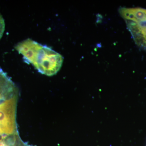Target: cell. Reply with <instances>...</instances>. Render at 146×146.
<instances>
[{
  "mask_svg": "<svg viewBox=\"0 0 146 146\" xmlns=\"http://www.w3.org/2000/svg\"><path fill=\"white\" fill-rule=\"evenodd\" d=\"M15 48L26 62L31 63L39 73L45 75H55L63 64V57L60 54L31 39L19 42Z\"/></svg>",
  "mask_w": 146,
  "mask_h": 146,
  "instance_id": "cell-1",
  "label": "cell"
},
{
  "mask_svg": "<svg viewBox=\"0 0 146 146\" xmlns=\"http://www.w3.org/2000/svg\"><path fill=\"white\" fill-rule=\"evenodd\" d=\"M126 22L127 29L135 43L141 49L146 50V21L139 23Z\"/></svg>",
  "mask_w": 146,
  "mask_h": 146,
  "instance_id": "cell-2",
  "label": "cell"
},
{
  "mask_svg": "<svg viewBox=\"0 0 146 146\" xmlns=\"http://www.w3.org/2000/svg\"><path fill=\"white\" fill-rule=\"evenodd\" d=\"M120 16L126 21L139 23L146 21V9L142 8L121 7Z\"/></svg>",
  "mask_w": 146,
  "mask_h": 146,
  "instance_id": "cell-3",
  "label": "cell"
},
{
  "mask_svg": "<svg viewBox=\"0 0 146 146\" xmlns=\"http://www.w3.org/2000/svg\"><path fill=\"white\" fill-rule=\"evenodd\" d=\"M15 84L0 67V98L18 94Z\"/></svg>",
  "mask_w": 146,
  "mask_h": 146,
  "instance_id": "cell-4",
  "label": "cell"
},
{
  "mask_svg": "<svg viewBox=\"0 0 146 146\" xmlns=\"http://www.w3.org/2000/svg\"><path fill=\"white\" fill-rule=\"evenodd\" d=\"M5 24L4 19L1 14L0 13V40L2 37L3 34L5 30Z\"/></svg>",
  "mask_w": 146,
  "mask_h": 146,
  "instance_id": "cell-5",
  "label": "cell"
}]
</instances>
